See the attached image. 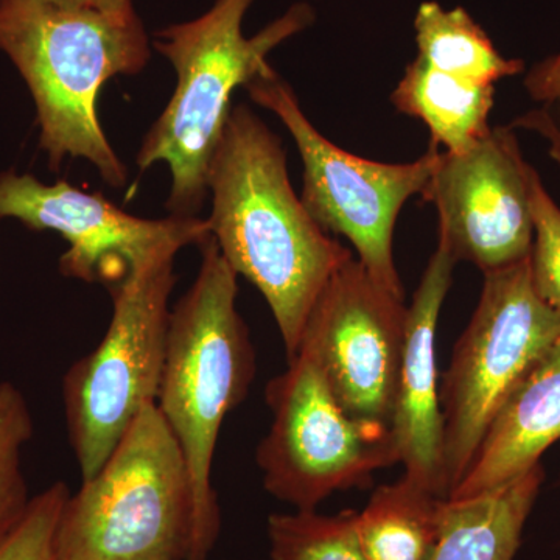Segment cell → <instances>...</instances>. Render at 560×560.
Returning <instances> with one entry per match:
<instances>
[{"instance_id": "1", "label": "cell", "mask_w": 560, "mask_h": 560, "mask_svg": "<svg viewBox=\"0 0 560 560\" xmlns=\"http://www.w3.org/2000/svg\"><path fill=\"white\" fill-rule=\"evenodd\" d=\"M208 194L210 234L267 301L291 359L320 291L352 253L313 220L291 186L282 140L243 103L210 158Z\"/></svg>"}, {"instance_id": "2", "label": "cell", "mask_w": 560, "mask_h": 560, "mask_svg": "<svg viewBox=\"0 0 560 560\" xmlns=\"http://www.w3.org/2000/svg\"><path fill=\"white\" fill-rule=\"evenodd\" d=\"M0 51L31 90L50 167L81 158L110 187H125L128 168L103 131L97 103L106 81L138 75L150 62V36L138 11L0 0Z\"/></svg>"}, {"instance_id": "3", "label": "cell", "mask_w": 560, "mask_h": 560, "mask_svg": "<svg viewBox=\"0 0 560 560\" xmlns=\"http://www.w3.org/2000/svg\"><path fill=\"white\" fill-rule=\"evenodd\" d=\"M201 265L190 289L171 311L156 407L178 441L194 486V551L208 560L221 530L212 485L224 419L248 397L256 352L237 308L238 285L212 234L198 246Z\"/></svg>"}, {"instance_id": "4", "label": "cell", "mask_w": 560, "mask_h": 560, "mask_svg": "<svg viewBox=\"0 0 560 560\" xmlns=\"http://www.w3.org/2000/svg\"><path fill=\"white\" fill-rule=\"evenodd\" d=\"M254 0H215L201 16L156 33L153 47L176 72V90L147 132L136 162L140 172L165 164L172 176L171 215L197 217L208 198V167L231 113V98L272 68L276 47L315 22L308 3L291 5L246 38L243 20Z\"/></svg>"}, {"instance_id": "5", "label": "cell", "mask_w": 560, "mask_h": 560, "mask_svg": "<svg viewBox=\"0 0 560 560\" xmlns=\"http://www.w3.org/2000/svg\"><path fill=\"white\" fill-rule=\"evenodd\" d=\"M194 486L156 404L138 418L62 508L54 560H190Z\"/></svg>"}, {"instance_id": "6", "label": "cell", "mask_w": 560, "mask_h": 560, "mask_svg": "<svg viewBox=\"0 0 560 560\" xmlns=\"http://www.w3.org/2000/svg\"><path fill=\"white\" fill-rule=\"evenodd\" d=\"M176 254H164L109 290L113 316L105 337L62 378L70 447L81 478L108 459L145 405L156 404Z\"/></svg>"}, {"instance_id": "7", "label": "cell", "mask_w": 560, "mask_h": 560, "mask_svg": "<svg viewBox=\"0 0 560 560\" xmlns=\"http://www.w3.org/2000/svg\"><path fill=\"white\" fill-rule=\"evenodd\" d=\"M245 90L250 101L282 121L296 143L304 165L301 200L313 220L329 234L348 238L375 282L405 298L394 261V228L405 202L425 189L441 150L430 145L419 160L401 164L355 156L318 131L275 68Z\"/></svg>"}, {"instance_id": "8", "label": "cell", "mask_w": 560, "mask_h": 560, "mask_svg": "<svg viewBox=\"0 0 560 560\" xmlns=\"http://www.w3.org/2000/svg\"><path fill=\"white\" fill-rule=\"evenodd\" d=\"M482 276L480 301L440 388L448 497L503 401L560 337V315L537 293L529 256Z\"/></svg>"}, {"instance_id": "9", "label": "cell", "mask_w": 560, "mask_h": 560, "mask_svg": "<svg viewBox=\"0 0 560 560\" xmlns=\"http://www.w3.org/2000/svg\"><path fill=\"white\" fill-rule=\"evenodd\" d=\"M265 399L271 425L257 466L265 490L296 511H315L340 490L368 488L375 471L399 463L389 427L342 410L307 346L268 382Z\"/></svg>"}, {"instance_id": "10", "label": "cell", "mask_w": 560, "mask_h": 560, "mask_svg": "<svg viewBox=\"0 0 560 560\" xmlns=\"http://www.w3.org/2000/svg\"><path fill=\"white\" fill-rule=\"evenodd\" d=\"M0 219L58 232L69 243L60 259L61 275L108 290L158 257L200 246L210 235L209 221L198 217L139 219L102 194L14 172L0 173Z\"/></svg>"}, {"instance_id": "11", "label": "cell", "mask_w": 560, "mask_h": 560, "mask_svg": "<svg viewBox=\"0 0 560 560\" xmlns=\"http://www.w3.org/2000/svg\"><path fill=\"white\" fill-rule=\"evenodd\" d=\"M408 307L350 257L313 305L301 345L353 419L389 427L399 389ZM300 345V346H301Z\"/></svg>"}, {"instance_id": "12", "label": "cell", "mask_w": 560, "mask_h": 560, "mask_svg": "<svg viewBox=\"0 0 560 560\" xmlns=\"http://www.w3.org/2000/svg\"><path fill=\"white\" fill-rule=\"evenodd\" d=\"M533 168L511 125L490 128L485 138L459 153L440 151L420 197L436 208L438 241L447 246L456 264L469 261L485 275L529 256Z\"/></svg>"}, {"instance_id": "13", "label": "cell", "mask_w": 560, "mask_h": 560, "mask_svg": "<svg viewBox=\"0 0 560 560\" xmlns=\"http://www.w3.org/2000/svg\"><path fill=\"white\" fill-rule=\"evenodd\" d=\"M456 260L438 241L408 307L404 360L390 433L408 481L448 499L444 458V420L438 386V320L451 291Z\"/></svg>"}, {"instance_id": "14", "label": "cell", "mask_w": 560, "mask_h": 560, "mask_svg": "<svg viewBox=\"0 0 560 560\" xmlns=\"http://www.w3.org/2000/svg\"><path fill=\"white\" fill-rule=\"evenodd\" d=\"M560 440V337L526 371L490 422L466 477L448 499H466L539 466Z\"/></svg>"}, {"instance_id": "15", "label": "cell", "mask_w": 560, "mask_h": 560, "mask_svg": "<svg viewBox=\"0 0 560 560\" xmlns=\"http://www.w3.org/2000/svg\"><path fill=\"white\" fill-rule=\"evenodd\" d=\"M541 481L539 464L499 488L445 500L430 560H514Z\"/></svg>"}, {"instance_id": "16", "label": "cell", "mask_w": 560, "mask_h": 560, "mask_svg": "<svg viewBox=\"0 0 560 560\" xmlns=\"http://www.w3.org/2000/svg\"><path fill=\"white\" fill-rule=\"evenodd\" d=\"M405 116L429 128L431 145L459 153L488 135L495 86H480L431 68L419 58L405 69L390 94Z\"/></svg>"}, {"instance_id": "17", "label": "cell", "mask_w": 560, "mask_h": 560, "mask_svg": "<svg viewBox=\"0 0 560 560\" xmlns=\"http://www.w3.org/2000/svg\"><path fill=\"white\" fill-rule=\"evenodd\" d=\"M447 499L401 477L375 489L357 512V533L366 560H430Z\"/></svg>"}, {"instance_id": "18", "label": "cell", "mask_w": 560, "mask_h": 560, "mask_svg": "<svg viewBox=\"0 0 560 560\" xmlns=\"http://www.w3.org/2000/svg\"><path fill=\"white\" fill-rule=\"evenodd\" d=\"M415 36L419 60L480 86H495L525 70L518 58L500 54L464 7L445 9L436 0H425L416 11Z\"/></svg>"}, {"instance_id": "19", "label": "cell", "mask_w": 560, "mask_h": 560, "mask_svg": "<svg viewBox=\"0 0 560 560\" xmlns=\"http://www.w3.org/2000/svg\"><path fill=\"white\" fill-rule=\"evenodd\" d=\"M267 528L271 560H366L353 511L271 514Z\"/></svg>"}, {"instance_id": "20", "label": "cell", "mask_w": 560, "mask_h": 560, "mask_svg": "<svg viewBox=\"0 0 560 560\" xmlns=\"http://www.w3.org/2000/svg\"><path fill=\"white\" fill-rule=\"evenodd\" d=\"M32 436V412L24 394L13 383L0 382V547L32 501L22 471V448Z\"/></svg>"}, {"instance_id": "21", "label": "cell", "mask_w": 560, "mask_h": 560, "mask_svg": "<svg viewBox=\"0 0 560 560\" xmlns=\"http://www.w3.org/2000/svg\"><path fill=\"white\" fill-rule=\"evenodd\" d=\"M533 212L530 272L541 300L560 315V208L533 168L529 179Z\"/></svg>"}, {"instance_id": "22", "label": "cell", "mask_w": 560, "mask_h": 560, "mask_svg": "<svg viewBox=\"0 0 560 560\" xmlns=\"http://www.w3.org/2000/svg\"><path fill=\"white\" fill-rule=\"evenodd\" d=\"M70 490L57 481L33 497L18 528L0 547V560H54L55 534Z\"/></svg>"}, {"instance_id": "23", "label": "cell", "mask_w": 560, "mask_h": 560, "mask_svg": "<svg viewBox=\"0 0 560 560\" xmlns=\"http://www.w3.org/2000/svg\"><path fill=\"white\" fill-rule=\"evenodd\" d=\"M525 90L534 102L550 106L560 101V50L536 62L526 72Z\"/></svg>"}, {"instance_id": "24", "label": "cell", "mask_w": 560, "mask_h": 560, "mask_svg": "<svg viewBox=\"0 0 560 560\" xmlns=\"http://www.w3.org/2000/svg\"><path fill=\"white\" fill-rule=\"evenodd\" d=\"M66 9H88L98 11H124L135 9V0H44Z\"/></svg>"}]
</instances>
